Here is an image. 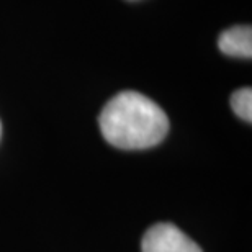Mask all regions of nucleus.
Masks as SVG:
<instances>
[{"label":"nucleus","mask_w":252,"mask_h":252,"mask_svg":"<svg viewBox=\"0 0 252 252\" xmlns=\"http://www.w3.org/2000/svg\"><path fill=\"white\" fill-rule=\"evenodd\" d=\"M98 125L110 144L126 151L158 146L169 133V118L164 110L134 90L115 95L103 107Z\"/></svg>","instance_id":"f257e3e1"},{"label":"nucleus","mask_w":252,"mask_h":252,"mask_svg":"<svg viewBox=\"0 0 252 252\" xmlns=\"http://www.w3.org/2000/svg\"><path fill=\"white\" fill-rule=\"evenodd\" d=\"M143 252H203L193 239L172 223H158L146 231L141 241Z\"/></svg>","instance_id":"f03ea898"},{"label":"nucleus","mask_w":252,"mask_h":252,"mask_svg":"<svg viewBox=\"0 0 252 252\" xmlns=\"http://www.w3.org/2000/svg\"><path fill=\"white\" fill-rule=\"evenodd\" d=\"M218 48L221 53L233 58H252V28L248 25L233 27L223 32L218 38Z\"/></svg>","instance_id":"7ed1b4c3"},{"label":"nucleus","mask_w":252,"mask_h":252,"mask_svg":"<svg viewBox=\"0 0 252 252\" xmlns=\"http://www.w3.org/2000/svg\"><path fill=\"white\" fill-rule=\"evenodd\" d=\"M231 108L238 115L239 118H243L244 122H252V90L251 87L239 89L231 95Z\"/></svg>","instance_id":"20e7f679"},{"label":"nucleus","mask_w":252,"mask_h":252,"mask_svg":"<svg viewBox=\"0 0 252 252\" xmlns=\"http://www.w3.org/2000/svg\"><path fill=\"white\" fill-rule=\"evenodd\" d=\"M0 134H2V125H0Z\"/></svg>","instance_id":"39448f33"}]
</instances>
